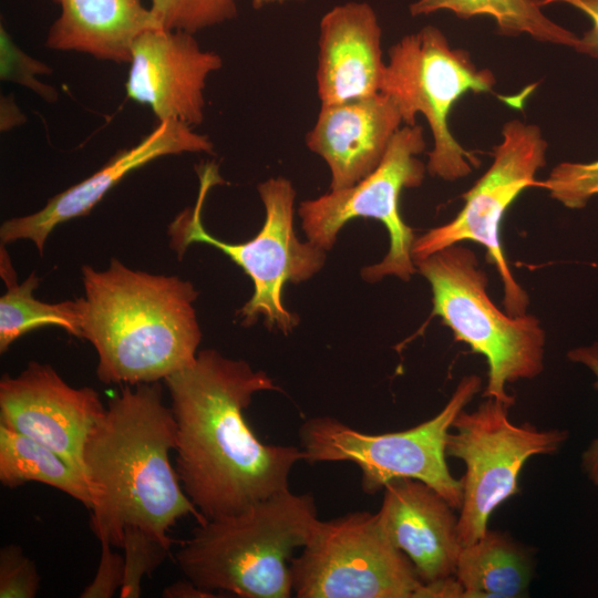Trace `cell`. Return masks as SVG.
<instances>
[{"label":"cell","mask_w":598,"mask_h":598,"mask_svg":"<svg viewBox=\"0 0 598 598\" xmlns=\"http://www.w3.org/2000/svg\"><path fill=\"white\" fill-rule=\"evenodd\" d=\"M61 13L49 29L47 48L76 51L125 63L144 31L161 28L141 0H51Z\"/></svg>","instance_id":"d6986e66"},{"label":"cell","mask_w":598,"mask_h":598,"mask_svg":"<svg viewBox=\"0 0 598 598\" xmlns=\"http://www.w3.org/2000/svg\"><path fill=\"white\" fill-rule=\"evenodd\" d=\"M481 386L480 377H464L434 417L401 432L368 434L330 416L309 419L299 430L305 461L355 463L367 494H375L395 478L419 480L439 492L452 507L460 508L462 480L455 478L447 467L446 440L453 421Z\"/></svg>","instance_id":"52a82bcc"},{"label":"cell","mask_w":598,"mask_h":598,"mask_svg":"<svg viewBox=\"0 0 598 598\" xmlns=\"http://www.w3.org/2000/svg\"><path fill=\"white\" fill-rule=\"evenodd\" d=\"M448 10L461 19L489 17L501 34H527L533 39L569 47L577 52L580 38L546 17L535 0H416L410 4L413 17Z\"/></svg>","instance_id":"603a6c76"},{"label":"cell","mask_w":598,"mask_h":598,"mask_svg":"<svg viewBox=\"0 0 598 598\" xmlns=\"http://www.w3.org/2000/svg\"><path fill=\"white\" fill-rule=\"evenodd\" d=\"M287 1H305V0H251L252 7L256 8V9H260V8H262L265 6H268V4L283 3V2H287Z\"/></svg>","instance_id":"836d02e7"},{"label":"cell","mask_w":598,"mask_h":598,"mask_svg":"<svg viewBox=\"0 0 598 598\" xmlns=\"http://www.w3.org/2000/svg\"><path fill=\"white\" fill-rule=\"evenodd\" d=\"M164 598H210L218 597L213 591L205 590L193 581L179 580L166 586L162 592Z\"/></svg>","instance_id":"1f68e13d"},{"label":"cell","mask_w":598,"mask_h":598,"mask_svg":"<svg viewBox=\"0 0 598 598\" xmlns=\"http://www.w3.org/2000/svg\"><path fill=\"white\" fill-rule=\"evenodd\" d=\"M150 9L163 29L195 33L237 14L236 0H151Z\"/></svg>","instance_id":"cb8c5ba5"},{"label":"cell","mask_w":598,"mask_h":598,"mask_svg":"<svg viewBox=\"0 0 598 598\" xmlns=\"http://www.w3.org/2000/svg\"><path fill=\"white\" fill-rule=\"evenodd\" d=\"M454 507L427 484L395 478L383 488L378 523L427 584L455 575L462 543Z\"/></svg>","instance_id":"2e32d148"},{"label":"cell","mask_w":598,"mask_h":598,"mask_svg":"<svg viewBox=\"0 0 598 598\" xmlns=\"http://www.w3.org/2000/svg\"><path fill=\"white\" fill-rule=\"evenodd\" d=\"M221 65V58L203 50L193 33L150 29L132 44L126 95L147 105L157 122L192 127L204 120L206 79Z\"/></svg>","instance_id":"5bb4252c"},{"label":"cell","mask_w":598,"mask_h":598,"mask_svg":"<svg viewBox=\"0 0 598 598\" xmlns=\"http://www.w3.org/2000/svg\"><path fill=\"white\" fill-rule=\"evenodd\" d=\"M426 143L423 128L405 125L393 136L380 165L351 187L330 190L315 199L303 200L298 214L309 241L329 250L339 230L350 220L362 217L381 221L389 234L384 258L362 269L367 282L394 276L409 281L416 271L412 259L413 230L400 214V195L404 188L422 184L426 165L417 157Z\"/></svg>","instance_id":"9c48e42d"},{"label":"cell","mask_w":598,"mask_h":598,"mask_svg":"<svg viewBox=\"0 0 598 598\" xmlns=\"http://www.w3.org/2000/svg\"><path fill=\"white\" fill-rule=\"evenodd\" d=\"M52 69L21 50L12 40L3 24H0V79L25 86L40 95L44 101L53 103L58 100L54 87L37 79L48 75Z\"/></svg>","instance_id":"4316f807"},{"label":"cell","mask_w":598,"mask_h":598,"mask_svg":"<svg viewBox=\"0 0 598 598\" xmlns=\"http://www.w3.org/2000/svg\"><path fill=\"white\" fill-rule=\"evenodd\" d=\"M290 570L299 598H416L423 584L369 512L319 520Z\"/></svg>","instance_id":"7c38bea8"},{"label":"cell","mask_w":598,"mask_h":598,"mask_svg":"<svg viewBox=\"0 0 598 598\" xmlns=\"http://www.w3.org/2000/svg\"><path fill=\"white\" fill-rule=\"evenodd\" d=\"M126 384L109 400L83 450L92 495L90 526L100 542L122 548L124 533L140 528L172 547V526L187 515L206 520L185 494L169 452L176 423L159 382Z\"/></svg>","instance_id":"7a4b0ae2"},{"label":"cell","mask_w":598,"mask_h":598,"mask_svg":"<svg viewBox=\"0 0 598 598\" xmlns=\"http://www.w3.org/2000/svg\"><path fill=\"white\" fill-rule=\"evenodd\" d=\"M164 381L176 423L175 470L206 522L289 488L302 450L262 443L244 414L255 393L279 391L266 372L206 349Z\"/></svg>","instance_id":"6da1fadb"},{"label":"cell","mask_w":598,"mask_h":598,"mask_svg":"<svg viewBox=\"0 0 598 598\" xmlns=\"http://www.w3.org/2000/svg\"><path fill=\"white\" fill-rule=\"evenodd\" d=\"M82 280V338L97 353L101 382H158L195 361L202 332L190 281L115 258L104 270L83 265Z\"/></svg>","instance_id":"3957f363"},{"label":"cell","mask_w":598,"mask_h":598,"mask_svg":"<svg viewBox=\"0 0 598 598\" xmlns=\"http://www.w3.org/2000/svg\"><path fill=\"white\" fill-rule=\"evenodd\" d=\"M536 187L546 189L553 199L567 208H584L598 196V159L590 163H560L547 178L537 181Z\"/></svg>","instance_id":"484cf974"},{"label":"cell","mask_w":598,"mask_h":598,"mask_svg":"<svg viewBox=\"0 0 598 598\" xmlns=\"http://www.w3.org/2000/svg\"><path fill=\"white\" fill-rule=\"evenodd\" d=\"M319 520L313 496L288 488L236 515L198 524L176 563L186 579L208 591L288 598L293 592L289 561Z\"/></svg>","instance_id":"277c9868"},{"label":"cell","mask_w":598,"mask_h":598,"mask_svg":"<svg viewBox=\"0 0 598 598\" xmlns=\"http://www.w3.org/2000/svg\"><path fill=\"white\" fill-rule=\"evenodd\" d=\"M25 122L24 114L17 106L12 96L1 95L0 102V128L6 132Z\"/></svg>","instance_id":"d6a6232c"},{"label":"cell","mask_w":598,"mask_h":598,"mask_svg":"<svg viewBox=\"0 0 598 598\" xmlns=\"http://www.w3.org/2000/svg\"><path fill=\"white\" fill-rule=\"evenodd\" d=\"M511 406L486 398L475 411L462 410L447 435L446 456L465 464L457 520L463 546L480 539L492 513L519 492L518 477L526 461L556 453L568 437L565 430L514 424L508 417Z\"/></svg>","instance_id":"30bf717a"},{"label":"cell","mask_w":598,"mask_h":598,"mask_svg":"<svg viewBox=\"0 0 598 598\" xmlns=\"http://www.w3.org/2000/svg\"><path fill=\"white\" fill-rule=\"evenodd\" d=\"M213 150L212 141L190 126L174 120L157 122L137 144L117 151L99 171L51 197L41 209L3 221L1 244L30 240L41 255L56 226L89 214L131 172L163 156L213 153Z\"/></svg>","instance_id":"9a60e30c"},{"label":"cell","mask_w":598,"mask_h":598,"mask_svg":"<svg viewBox=\"0 0 598 598\" xmlns=\"http://www.w3.org/2000/svg\"><path fill=\"white\" fill-rule=\"evenodd\" d=\"M382 30L367 2L338 4L320 21L317 93L321 105L380 93L385 71Z\"/></svg>","instance_id":"ac0fdd59"},{"label":"cell","mask_w":598,"mask_h":598,"mask_svg":"<svg viewBox=\"0 0 598 598\" xmlns=\"http://www.w3.org/2000/svg\"><path fill=\"white\" fill-rule=\"evenodd\" d=\"M495 83L494 74L478 69L466 50L452 48L440 29L426 25L390 48L380 93L394 103L405 125H414L417 114L425 117L433 136L426 169L453 182L480 161L455 140L448 114L465 93H492Z\"/></svg>","instance_id":"ba28073f"},{"label":"cell","mask_w":598,"mask_h":598,"mask_svg":"<svg viewBox=\"0 0 598 598\" xmlns=\"http://www.w3.org/2000/svg\"><path fill=\"white\" fill-rule=\"evenodd\" d=\"M0 482L17 488L28 482L54 487L92 506V495L81 470L50 447L0 424Z\"/></svg>","instance_id":"7402d4cb"},{"label":"cell","mask_w":598,"mask_h":598,"mask_svg":"<svg viewBox=\"0 0 598 598\" xmlns=\"http://www.w3.org/2000/svg\"><path fill=\"white\" fill-rule=\"evenodd\" d=\"M539 7L554 3L571 6L586 14L591 21V28L580 38L579 52L598 59V0H535Z\"/></svg>","instance_id":"4dcf8cb0"},{"label":"cell","mask_w":598,"mask_h":598,"mask_svg":"<svg viewBox=\"0 0 598 598\" xmlns=\"http://www.w3.org/2000/svg\"><path fill=\"white\" fill-rule=\"evenodd\" d=\"M567 358L587 367L595 374L594 386L598 390V342L574 348L568 351ZM581 465L588 478L598 486V437L582 453Z\"/></svg>","instance_id":"f546056e"},{"label":"cell","mask_w":598,"mask_h":598,"mask_svg":"<svg viewBox=\"0 0 598 598\" xmlns=\"http://www.w3.org/2000/svg\"><path fill=\"white\" fill-rule=\"evenodd\" d=\"M430 283L432 316L441 318L455 340L482 354L488 365L483 396L514 404L506 384L534 379L544 369L546 336L537 317H512L487 292V275L475 252L456 244L415 261Z\"/></svg>","instance_id":"8992f818"},{"label":"cell","mask_w":598,"mask_h":598,"mask_svg":"<svg viewBox=\"0 0 598 598\" xmlns=\"http://www.w3.org/2000/svg\"><path fill=\"white\" fill-rule=\"evenodd\" d=\"M40 588L34 561L14 544L0 550V598H33Z\"/></svg>","instance_id":"83f0119b"},{"label":"cell","mask_w":598,"mask_h":598,"mask_svg":"<svg viewBox=\"0 0 598 598\" xmlns=\"http://www.w3.org/2000/svg\"><path fill=\"white\" fill-rule=\"evenodd\" d=\"M547 146L537 125L520 120L506 122L502 140L494 146L489 168L462 195L464 205L452 220L415 238L413 262L463 241L478 243L501 277L505 312L512 317L525 315L529 298L508 267L499 228L506 210L518 195L536 187V174L546 164Z\"/></svg>","instance_id":"8fae6325"},{"label":"cell","mask_w":598,"mask_h":598,"mask_svg":"<svg viewBox=\"0 0 598 598\" xmlns=\"http://www.w3.org/2000/svg\"><path fill=\"white\" fill-rule=\"evenodd\" d=\"M0 247V276L6 285V292L0 298V352L25 333L43 328L56 327L71 336L82 338L81 298L49 303L37 299L34 290L40 278L31 272L22 282H18L17 274L6 250Z\"/></svg>","instance_id":"44dd1931"},{"label":"cell","mask_w":598,"mask_h":598,"mask_svg":"<svg viewBox=\"0 0 598 598\" xmlns=\"http://www.w3.org/2000/svg\"><path fill=\"white\" fill-rule=\"evenodd\" d=\"M532 570L528 550L508 534L487 529L462 547L454 576L462 598H518L527 595Z\"/></svg>","instance_id":"ffe728a7"},{"label":"cell","mask_w":598,"mask_h":598,"mask_svg":"<svg viewBox=\"0 0 598 598\" xmlns=\"http://www.w3.org/2000/svg\"><path fill=\"white\" fill-rule=\"evenodd\" d=\"M101 543V557L94 579L81 592V598H110L124 581V557L112 549L107 542Z\"/></svg>","instance_id":"f1b7e54d"},{"label":"cell","mask_w":598,"mask_h":598,"mask_svg":"<svg viewBox=\"0 0 598 598\" xmlns=\"http://www.w3.org/2000/svg\"><path fill=\"white\" fill-rule=\"evenodd\" d=\"M199 187L193 207L181 212L168 227L171 247L183 256L193 243L210 245L237 264L254 285L251 298L237 312L243 326H250L264 317L269 329L285 334L299 322L282 301L287 282L299 283L310 279L324 265L326 250L311 241H300L293 230L296 190L285 177L269 178L258 185L265 207V223L248 241L231 244L217 239L203 226L202 213L210 189L224 184L218 165L214 162L196 166Z\"/></svg>","instance_id":"5b68a950"},{"label":"cell","mask_w":598,"mask_h":598,"mask_svg":"<svg viewBox=\"0 0 598 598\" xmlns=\"http://www.w3.org/2000/svg\"><path fill=\"white\" fill-rule=\"evenodd\" d=\"M402 123L399 110L383 93L321 105L306 144L327 163L330 190L351 187L372 173Z\"/></svg>","instance_id":"e0dca14e"},{"label":"cell","mask_w":598,"mask_h":598,"mask_svg":"<svg viewBox=\"0 0 598 598\" xmlns=\"http://www.w3.org/2000/svg\"><path fill=\"white\" fill-rule=\"evenodd\" d=\"M122 548L125 574L120 597L138 598L143 578L165 560L171 546L143 529L128 528L124 533Z\"/></svg>","instance_id":"d4e9b609"},{"label":"cell","mask_w":598,"mask_h":598,"mask_svg":"<svg viewBox=\"0 0 598 598\" xmlns=\"http://www.w3.org/2000/svg\"><path fill=\"white\" fill-rule=\"evenodd\" d=\"M105 410L94 389L71 386L47 363L30 361L18 375L0 380V424L50 447L82 472L84 445Z\"/></svg>","instance_id":"4fadbf2b"}]
</instances>
